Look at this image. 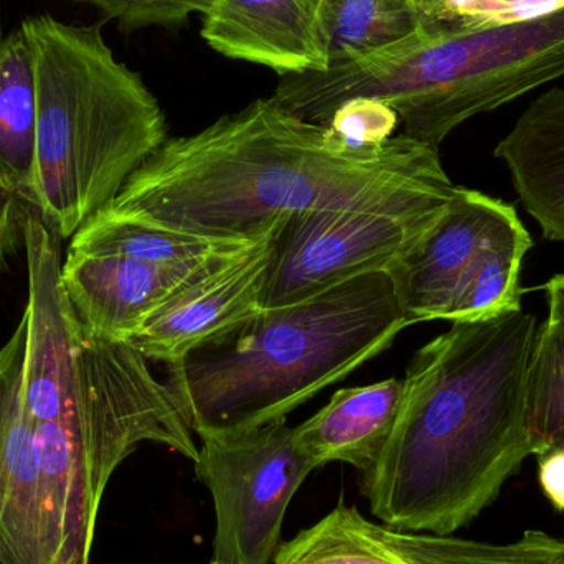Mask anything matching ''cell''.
Wrapping results in <instances>:
<instances>
[{"mask_svg": "<svg viewBox=\"0 0 564 564\" xmlns=\"http://www.w3.org/2000/svg\"><path fill=\"white\" fill-rule=\"evenodd\" d=\"M321 0H212L202 39L220 55L278 75L328 68L318 30Z\"/></svg>", "mask_w": 564, "mask_h": 564, "instance_id": "obj_13", "label": "cell"}, {"mask_svg": "<svg viewBox=\"0 0 564 564\" xmlns=\"http://www.w3.org/2000/svg\"><path fill=\"white\" fill-rule=\"evenodd\" d=\"M29 271L23 401L48 477H78L99 500L142 443L197 460L194 431L167 383L131 341L96 337L62 284V238L42 218L22 225Z\"/></svg>", "mask_w": 564, "mask_h": 564, "instance_id": "obj_3", "label": "cell"}, {"mask_svg": "<svg viewBox=\"0 0 564 564\" xmlns=\"http://www.w3.org/2000/svg\"><path fill=\"white\" fill-rule=\"evenodd\" d=\"M20 220L17 217L15 197L0 184V261L15 250Z\"/></svg>", "mask_w": 564, "mask_h": 564, "instance_id": "obj_27", "label": "cell"}, {"mask_svg": "<svg viewBox=\"0 0 564 564\" xmlns=\"http://www.w3.org/2000/svg\"><path fill=\"white\" fill-rule=\"evenodd\" d=\"M248 245L178 263L68 253L62 264V284L76 317L89 334L106 340L131 341L162 305Z\"/></svg>", "mask_w": 564, "mask_h": 564, "instance_id": "obj_10", "label": "cell"}, {"mask_svg": "<svg viewBox=\"0 0 564 564\" xmlns=\"http://www.w3.org/2000/svg\"><path fill=\"white\" fill-rule=\"evenodd\" d=\"M532 247V235L522 225L484 248L457 284L441 321H476L522 307L520 270Z\"/></svg>", "mask_w": 564, "mask_h": 564, "instance_id": "obj_20", "label": "cell"}, {"mask_svg": "<svg viewBox=\"0 0 564 564\" xmlns=\"http://www.w3.org/2000/svg\"><path fill=\"white\" fill-rule=\"evenodd\" d=\"M26 317L0 348V564H58L35 427L23 401Z\"/></svg>", "mask_w": 564, "mask_h": 564, "instance_id": "obj_9", "label": "cell"}, {"mask_svg": "<svg viewBox=\"0 0 564 564\" xmlns=\"http://www.w3.org/2000/svg\"><path fill=\"white\" fill-rule=\"evenodd\" d=\"M440 215L301 212L281 218L271 234L263 307L299 304L357 278L391 273Z\"/></svg>", "mask_w": 564, "mask_h": 564, "instance_id": "obj_8", "label": "cell"}, {"mask_svg": "<svg viewBox=\"0 0 564 564\" xmlns=\"http://www.w3.org/2000/svg\"><path fill=\"white\" fill-rule=\"evenodd\" d=\"M410 325L391 274H367L263 308L167 365L165 383L200 440L247 433L285 420Z\"/></svg>", "mask_w": 564, "mask_h": 564, "instance_id": "obj_4", "label": "cell"}, {"mask_svg": "<svg viewBox=\"0 0 564 564\" xmlns=\"http://www.w3.org/2000/svg\"><path fill=\"white\" fill-rule=\"evenodd\" d=\"M273 564H411L370 522L344 500L314 525L281 543Z\"/></svg>", "mask_w": 564, "mask_h": 564, "instance_id": "obj_19", "label": "cell"}, {"mask_svg": "<svg viewBox=\"0 0 564 564\" xmlns=\"http://www.w3.org/2000/svg\"><path fill=\"white\" fill-rule=\"evenodd\" d=\"M562 76L564 9L510 25L431 23L325 72L282 76L271 98L315 124L350 99H378L397 112L401 134L440 148L470 118Z\"/></svg>", "mask_w": 564, "mask_h": 564, "instance_id": "obj_5", "label": "cell"}, {"mask_svg": "<svg viewBox=\"0 0 564 564\" xmlns=\"http://www.w3.org/2000/svg\"><path fill=\"white\" fill-rule=\"evenodd\" d=\"M494 155L543 238L564 243V88L542 93L517 119Z\"/></svg>", "mask_w": 564, "mask_h": 564, "instance_id": "obj_14", "label": "cell"}, {"mask_svg": "<svg viewBox=\"0 0 564 564\" xmlns=\"http://www.w3.org/2000/svg\"><path fill=\"white\" fill-rule=\"evenodd\" d=\"M36 75L22 30L0 36V184L33 205Z\"/></svg>", "mask_w": 564, "mask_h": 564, "instance_id": "obj_16", "label": "cell"}, {"mask_svg": "<svg viewBox=\"0 0 564 564\" xmlns=\"http://www.w3.org/2000/svg\"><path fill=\"white\" fill-rule=\"evenodd\" d=\"M535 315L522 307L457 321L411 358L393 433L361 494L381 525L454 535L529 456L527 375Z\"/></svg>", "mask_w": 564, "mask_h": 564, "instance_id": "obj_2", "label": "cell"}, {"mask_svg": "<svg viewBox=\"0 0 564 564\" xmlns=\"http://www.w3.org/2000/svg\"><path fill=\"white\" fill-rule=\"evenodd\" d=\"M539 482L552 506L564 512V446L540 454Z\"/></svg>", "mask_w": 564, "mask_h": 564, "instance_id": "obj_26", "label": "cell"}, {"mask_svg": "<svg viewBox=\"0 0 564 564\" xmlns=\"http://www.w3.org/2000/svg\"><path fill=\"white\" fill-rule=\"evenodd\" d=\"M89 3L115 20L124 32L149 29V26H182L194 13L204 15L212 0H75Z\"/></svg>", "mask_w": 564, "mask_h": 564, "instance_id": "obj_24", "label": "cell"}, {"mask_svg": "<svg viewBox=\"0 0 564 564\" xmlns=\"http://www.w3.org/2000/svg\"><path fill=\"white\" fill-rule=\"evenodd\" d=\"M398 121L397 112L371 98H355L344 102L332 116L328 126L348 141L357 144H383L393 138Z\"/></svg>", "mask_w": 564, "mask_h": 564, "instance_id": "obj_25", "label": "cell"}, {"mask_svg": "<svg viewBox=\"0 0 564 564\" xmlns=\"http://www.w3.org/2000/svg\"><path fill=\"white\" fill-rule=\"evenodd\" d=\"M214 497V562L270 564L292 497L315 467L281 420L247 433L204 437L195 460Z\"/></svg>", "mask_w": 564, "mask_h": 564, "instance_id": "obj_7", "label": "cell"}, {"mask_svg": "<svg viewBox=\"0 0 564 564\" xmlns=\"http://www.w3.org/2000/svg\"><path fill=\"white\" fill-rule=\"evenodd\" d=\"M254 241H224L148 224L109 207L93 215L72 237L68 253L121 257L148 263H178L237 250Z\"/></svg>", "mask_w": 564, "mask_h": 564, "instance_id": "obj_17", "label": "cell"}, {"mask_svg": "<svg viewBox=\"0 0 564 564\" xmlns=\"http://www.w3.org/2000/svg\"><path fill=\"white\" fill-rule=\"evenodd\" d=\"M270 263L271 237L248 245L162 305L131 344L148 360H181L192 348L263 311Z\"/></svg>", "mask_w": 564, "mask_h": 564, "instance_id": "obj_12", "label": "cell"}, {"mask_svg": "<svg viewBox=\"0 0 564 564\" xmlns=\"http://www.w3.org/2000/svg\"><path fill=\"white\" fill-rule=\"evenodd\" d=\"M433 23L499 26L564 9V0H421Z\"/></svg>", "mask_w": 564, "mask_h": 564, "instance_id": "obj_23", "label": "cell"}, {"mask_svg": "<svg viewBox=\"0 0 564 564\" xmlns=\"http://www.w3.org/2000/svg\"><path fill=\"white\" fill-rule=\"evenodd\" d=\"M431 23L421 0L318 2V30L328 66L387 48Z\"/></svg>", "mask_w": 564, "mask_h": 564, "instance_id": "obj_18", "label": "cell"}, {"mask_svg": "<svg viewBox=\"0 0 564 564\" xmlns=\"http://www.w3.org/2000/svg\"><path fill=\"white\" fill-rule=\"evenodd\" d=\"M208 564H221V563L214 562V560H212V562H210V563H208Z\"/></svg>", "mask_w": 564, "mask_h": 564, "instance_id": "obj_29", "label": "cell"}, {"mask_svg": "<svg viewBox=\"0 0 564 564\" xmlns=\"http://www.w3.org/2000/svg\"><path fill=\"white\" fill-rule=\"evenodd\" d=\"M20 30L36 75L33 207L65 240L167 141V122L141 75L116 58L99 23L42 13Z\"/></svg>", "mask_w": 564, "mask_h": 564, "instance_id": "obj_6", "label": "cell"}, {"mask_svg": "<svg viewBox=\"0 0 564 564\" xmlns=\"http://www.w3.org/2000/svg\"><path fill=\"white\" fill-rule=\"evenodd\" d=\"M522 225L513 205L456 185L440 218L390 273L410 324L441 321L484 248Z\"/></svg>", "mask_w": 564, "mask_h": 564, "instance_id": "obj_11", "label": "cell"}, {"mask_svg": "<svg viewBox=\"0 0 564 564\" xmlns=\"http://www.w3.org/2000/svg\"><path fill=\"white\" fill-rule=\"evenodd\" d=\"M388 545L411 564H564V540L527 530L507 545L454 535L397 532L383 525Z\"/></svg>", "mask_w": 564, "mask_h": 564, "instance_id": "obj_21", "label": "cell"}, {"mask_svg": "<svg viewBox=\"0 0 564 564\" xmlns=\"http://www.w3.org/2000/svg\"><path fill=\"white\" fill-rule=\"evenodd\" d=\"M456 185L440 148L406 135L357 144L328 124L257 99L208 128L167 139L111 210L210 240L260 241L301 212L436 217Z\"/></svg>", "mask_w": 564, "mask_h": 564, "instance_id": "obj_1", "label": "cell"}, {"mask_svg": "<svg viewBox=\"0 0 564 564\" xmlns=\"http://www.w3.org/2000/svg\"><path fill=\"white\" fill-rule=\"evenodd\" d=\"M546 302H549V317L564 321V274H556L543 285Z\"/></svg>", "mask_w": 564, "mask_h": 564, "instance_id": "obj_28", "label": "cell"}, {"mask_svg": "<svg viewBox=\"0 0 564 564\" xmlns=\"http://www.w3.org/2000/svg\"><path fill=\"white\" fill-rule=\"evenodd\" d=\"M403 378L335 391L330 401L294 427L295 443L315 469L350 464L361 474L380 459L403 401Z\"/></svg>", "mask_w": 564, "mask_h": 564, "instance_id": "obj_15", "label": "cell"}, {"mask_svg": "<svg viewBox=\"0 0 564 564\" xmlns=\"http://www.w3.org/2000/svg\"><path fill=\"white\" fill-rule=\"evenodd\" d=\"M527 414L536 457L564 446V321L546 318L536 330L527 375Z\"/></svg>", "mask_w": 564, "mask_h": 564, "instance_id": "obj_22", "label": "cell"}]
</instances>
